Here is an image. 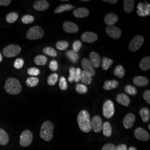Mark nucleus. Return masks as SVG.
Returning <instances> with one entry per match:
<instances>
[{
	"label": "nucleus",
	"mask_w": 150,
	"mask_h": 150,
	"mask_svg": "<svg viewBox=\"0 0 150 150\" xmlns=\"http://www.w3.org/2000/svg\"><path fill=\"white\" fill-rule=\"evenodd\" d=\"M133 82L136 86L142 87L147 85L149 84V80L144 76H136L134 77Z\"/></svg>",
	"instance_id": "21"
},
{
	"label": "nucleus",
	"mask_w": 150,
	"mask_h": 150,
	"mask_svg": "<svg viewBox=\"0 0 150 150\" xmlns=\"http://www.w3.org/2000/svg\"><path fill=\"white\" fill-rule=\"evenodd\" d=\"M136 117L134 114L129 113L127 114L123 118V125L125 129H129L131 128L135 122Z\"/></svg>",
	"instance_id": "13"
},
{
	"label": "nucleus",
	"mask_w": 150,
	"mask_h": 150,
	"mask_svg": "<svg viewBox=\"0 0 150 150\" xmlns=\"http://www.w3.org/2000/svg\"><path fill=\"white\" fill-rule=\"evenodd\" d=\"M59 87L61 90H67L68 86L67 83V81L64 77H61L59 79Z\"/></svg>",
	"instance_id": "43"
},
{
	"label": "nucleus",
	"mask_w": 150,
	"mask_h": 150,
	"mask_svg": "<svg viewBox=\"0 0 150 150\" xmlns=\"http://www.w3.org/2000/svg\"><path fill=\"white\" fill-rule=\"evenodd\" d=\"M81 64L84 71H85L87 74H88L91 77L95 76L96 71L94 67L90 62L89 59L85 58L83 59L81 61Z\"/></svg>",
	"instance_id": "10"
},
{
	"label": "nucleus",
	"mask_w": 150,
	"mask_h": 150,
	"mask_svg": "<svg viewBox=\"0 0 150 150\" xmlns=\"http://www.w3.org/2000/svg\"><path fill=\"white\" fill-rule=\"evenodd\" d=\"M92 80V77L88 74H87L85 71H82L81 75L80 81L85 85H90L91 84Z\"/></svg>",
	"instance_id": "30"
},
{
	"label": "nucleus",
	"mask_w": 150,
	"mask_h": 150,
	"mask_svg": "<svg viewBox=\"0 0 150 150\" xmlns=\"http://www.w3.org/2000/svg\"><path fill=\"white\" fill-rule=\"evenodd\" d=\"M149 129H150V124H149Z\"/></svg>",
	"instance_id": "58"
},
{
	"label": "nucleus",
	"mask_w": 150,
	"mask_h": 150,
	"mask_svg": "<svg viewBox=\"0 0 150 150\" xmlns=\"http://www.w3.org/2000/svg\"><path fill=\"white\" fill-rule=\"evenodd\" d=\"M11 0H0V6H7L11 4Z\"/></svg>",
	"instance_id": "52"
},
{
	"label": "nucleus",
	"mask_w": 150,
	"mask_h": 150,
	"mask_svg": "<svg viewBox=\"0 0 150 150\" xmlns=\"http://www.w3.org/2000/svg\"><path fill=\"white\" fill-rule=\"evenodd\" d=\"M43 52L44 54L51 57H56L57 52L54 48L50 47H46L43 48Z\"/></svg>",
	"instance_id": "39"
},
{
	"label": "nucleus",
	"mask_w": 150,
	"mask_h": 150,
	"mask_svg": "<svg viewBox=\"0 0 150 150\" xmlns=\"http://www.w3.org/2000/svg\"><path fill=\"white\" fill-rule=\"evenodd\" d=\"M118 86V82L116 80L106 81L105 82L103 88L106 90H111L116 88Z\"/></svg>",
	"instance_id": "28"
},
{
	"label": "nucleus",
	"mask_w": 150,
	"mask_h": 150,
	"mask_svg": "<svg viewBox=\"0 0 150 150\" xmlns=\"http://www.w3.org/2000/svg\"><path fill=\"white\" fill-rule=\"evenodd\" d=\"M4 88L10 95H18L22 90V86L20 81L16 78H10L6 82Z\"/></svg>",
	"instance_id": "2"
},
{
	"label": "nucleus",
	"mask_w": 150,
	"mask_h": 150,
	"mask_svg": "<svg viewBox=\"0 0 150 150\" xmlns=\"http://www.w3.org/2000/svg\"><path fill=\"white\" fill-rule=\"evenodd\" d=\"M144 42V38L141 35H137L129 43V49L131 52H136L141 47Z\"/></svg>",
	"instance_id": "6"
},
{
	"label": "nucleus",
	"mask_w": 150,
	"mask_h": 150,
	"mask_svg": "<svg viewBox=\"0 0 150 150\" xmlns=\"http://www.w3.org/2000/svg\"><path fill=\"white\" fill-rule=\"evenodd\" d=\"M107 35L113 39L117 40L121 36V31L118 27L115 26H109L106 28Z\"/></svg>",
	"instance_id": "11"
},
{
	"label": "nucleus",
	"mask_w": 150,
	"mask_h": 150,
	"mask_svg": "<svg viewBox=\"0 0 150 150\" xmlns=\"http://www.w3.org/2000/svg\"><path fill=\"white\" fill-rule=\"evenodd\" d=\"M9 141L8 135L5 130L0 129V145H7Z\"/></svg>",
	"instance_id": "31"
},
{
	"label": "nucleus",
	"mask_w": 150,
	"mask_h": 150,
	"mask_svg": "<svg viewBox=\"0 0 150 150\" xmlns=\"http://www.w3.org/2000/svg\"><path fill=\"white\" fill-rule=\"evenodd\" d=\"M90 61L94 68H98L101 64V60L99 54L95 52H92L89 55Z\"/></svg>",
	"instance_id": "17"
},
{
	"label": "nucleus",
	"mask_w": 150,
	"mask_h": 150,
	"mask_svg": "<svg viewBox=\"0 0 150 150\" xmlns=\"http://www.w3.org/2000/svg\"><path fill=\"white\" fill-rule=\"evenodd\" d=\"M144 98L146 100V101L149 104L150 103V90H146L145 92L144 93L143 95Z\"/></svg>",
	"instance_id": "51"
},
{
	"label": "nucleus",
	"mask_w": 150,
	"mask_h": 150,
	"mask_svg": "<svg viewBox=\"0 0 150 150\" xmlns=\"http://www.w3.org/2000/svg\"><path fill=\"white\" fill-rule=\"evenodd\" d=\"M134 134L135 137L139 141H147L150 139V134L145 129L141 127H138L134 130Z\"/></svg>",
	"instance_id": "9"
},
{
	"label": "nucleus",
	"mask_w": 150,
	"mask_h": 150,
	"mask_svg": "<svg viewBox=\"0 0 150 150\" xmlns=\"http://www.w3.org/2000/svg\"><path fill=\"white\" fill-rule=\"evenodd\" d=\"M27 73L28 75H31L32 76H36L40 74V71L39 69H38V68L31 67L28 70Z\"/></svg>",
	"instance_id": "45"
},
{
	"label": "nucleus",
	"mask_w": 150,
	"mask_h": 150,
	"mask_svg": "<svg viewBox=\"0 0 150 150\" xmlns=\"http://www.w3.org/2000/svg\"><path fill=\"white\" fill-rule=\"evenodd\" d=\"M18 18V16L17 13L15 12H12L7 15L6 17V21L8 23H12L15 22L17 20Z\"/></svg>",
	"instance_id": "34"
},
{
	"label": "nucleus",
	"mask_w": 150,
	"mask_h": 150,
	"mask_svg": "<svg viewBox=\"0 0 150 150\" xmlns=\"http://www.w3.org/2000/svg\"><path fill=\"white\" fill-rule=\"evenodd\" d=\"M49 67L52 71H53V72L56 71L57 70H58V68H59L57 62L56 60L51 61L49 64Z\"/></svg>",
	"instance_id": "47"
},
{
	"label": "nucleus",
	"mask_w": 150,
	"mask_h": 150,
	"mask_svg": "<svg viewBox=\"0 0 150 150\" xmlns=\"http://www.w3.org/2000/svg\"><path fill=\"white\" fill-rule=\"evenodd\" d=\"M113 64V60L104 57L102 60V68L103 70H107Z\"/></svg>",
	"instance_id": "36"
},
{
	"label": "nucleus",
	"mask_w": 150,
	"mask_h": 150,
	"mask_svg": "<svg viewBox=\"0 0 150 150\" xmlns=\"http://www.w3.org/2000/svg\"><path fill=\"white\" fill-rule=\"evenodd\" d=\"M125 91L127 93L132 96L136 95L137 93V89L134 87V86L130 85H127L125 87Z\"/></svg>",
	"instance_id": "40"
},
{
	"label": "nucleus",
	"mask_w": 150,
	"mask_h": 150,
	"mask_svg": "<svg viewBox=\"0 0 150 150\" xmlns=\"http://www.w3.org/2000/svg\"><path fill=\"white\" fill-rule=\"evenodd\" d=\"M98 36L96 33L92 32H86L81 36V40L86 42L92 43L96 41Z\"/></svg>",
	"instance_id": "16"
},
{
	"label": "nucleus",
	"mask_w": 150,
	"mask_h": 150,
	"mask_svg": "<svg viewBox=\"0 0 150 150\" xmlns=\"http://www.w3.org/2000/svg\"><path fill=\"white\" fill-rule=\"evenodd\" d=\"M75 6L71 5L70 4H64L59 6L55 10L54 13H61L65 11H69L72 9L75 8Z\"/></svg>",
	"instance_id": "25"
},
{
	"label": "nucleus",
	"mask_w": 150,
	"mask_h": 150,
	"mask_svg": "<svg viewBox=\"0 0 150 150\" xmlns=\"http://www.w3.org/2000/svg\"><path fill=\"white\" fill-rule=\"evenodd\" d=\"M66 54L67 57L70 59V61H71L73 63L77 62L80 59V56L78 53L75 52L72 50H69L67 51Z\"/></svg>",
	"instance_id": "26"
},
{
	"label": "nucleus",
	"mask_w": 150,
	"mask_h": 150,
	"mask_svg": "<svg viewBox=\"0 0 150 150\" xmlns=\"http://www.w3.org/2000/svg\"><path fill=\"white\" fill-rule=\"evenodd\" d=\"M129 150H137V149L134 147H130L129 148Z\"/></svg>",
	"instance_id": "55"
},
{
	"label": "nucleus",
	"mask_w": 150,
	"mask_h": 150,
	"mask_svg": "<svg viewBox=\"0 0 150 150\" xmlns=\"http://www.w3.org/2000/svg\"><path fill=\"white\" fill-rule=\"evenodd\" d=\"M139 115L142 118V121L144 122H148L149 121L150 118V111L147 108H142L139 111Z\"/></svg>",
	"instance_id": "24"
},
{
	"label": "nucleus",
	"mask_w": 150,
	"mask_h": 150,
	"mask_svg": "<svg viewBox=\"0 0 150 150\" xmlns=\"http://www.w3.org/2000/svg\"><path fill=\"white\" fill-rule=\"evenodd\" d=\"M54 129V125L51 121L44 122L40 129V137L46 141H51L53 138Z\"/></svg>",
	"instance_id": "3"
},
{
	"label": "nucleus",
	"mask_w": 150,
	"mask_h": 150,
	"mask_svg": "<svg viewBox=\"0 0 150 150\" xmlns=\"http://www.w3.org/2000/svg\"><path fill=\"white\" fill-rule=\"evenodd\" d=\"M139 67L141 70L146 71L150 70V57L146 56L141 59L139 63Z\"/></svg>",
	"instance_id": "23"
},
{
	"label": "nucleus",
	"mask_w": 150,
	"mask_h": 150,
	"mask_svg": "<svg viewBox=\"0 0 150 150\" xmlns=\"http://www.w3.org/2000/svg\"><path fill=\"white\" fill-rule=\"evenodd\" d=\"M103 1L105 2L110 3V4H112V5L116 4H117V0H103Z\"/></svg>",
	"instance_id": "54"
},
{
	"label": "nucleus",
	"mask_w": 150,
	"mask_h": 150,
	"mask_svg": "<svg viewBox=\"0 0 150 150\" xmlns=\"http://www.w3.org/2000/svg\"><path fill=\"white\" fill-rule=\"evenodd\" d=\"M35 20V18L33 16L30 15H26L23 16L22 18L21 21L24 24H30L32 23Z\"/></svg>",
	"instance_id": "42"
},
{
	"label": "nucleus",
	"mask_w": 150,
	"mask_h": 150,
	"mask_svg": "<svg viewBox=\"0 0 150 150\" xmlns=\"http://www.w3.org/2000/svg\"><path fill=\"white\" fill-rule=\"evenodd\" d=\"M103 115L106 118H111L115 113V108L112 101L107 100L103 105Z\"/></svg>",
	"instance_id": "8"
},
{
	"label": "nucleus",
	"mask_w": 150,
	"mask_h": 150,
	"mask_svg": "<svg viewBox=\"0 0 150 150\" xmlns=\"http://www.w3.org/2000/svg\"><path fill=\"white\" fill-rule=\"evenodd\" d=\"M116 150H127V147L125 144H120L116 146Z\"/></svg>",
	"instance_id": "53"
},
{
	"label": "nucleus",
	"mask_w": 150,
	"mask_h": 150,
	"mask_svg": "<svg viewBox=\"0 0 150 150\" xmlns=\"http://www.w3.org/2000/svg\"><path fill=\"white\" fill-rule=\"evenodd\" d=\"M102 132L106 137H110L112 134V127L110 122H105L102 125Z\"/></svg>",
	"instance_id": "27"
},
{
	"label": "nucleus",
	"mask_w": 150,
	"mask_h": 150,
	"mask_svg": "<svg viewBox=\"0 0 150 150\" xmlns=\"http://www.w3.org/2000/svg\"><path fill=\"white\" fill-rule=\"evenodd\" d=\"M44 35V31L41 27L35 26L31 27L26 33V37L28 40H35L42 38Z\"/></svg>",
	"instance_id": "4"
},
{
	"label": "nucleus",
	"mask_w": 150,
	"mask_h": 150,
	"mask_svg": "<svg viewBox=\"0 0 150 150\" xmlns=\"http://www.w3.org/2000/svg\"><path fill=\"white\" fill-rule=\"evenodd\" d=\"M33 139V134L32 132L26 129L22 132L20 139V144L22 147H27L31 145Z\"/></svg>",
	"instance_id": "7"
},
{
	"label": "nucleus",
	"mask_w": 150,
	"mask_h": 150,
	"mask_svg": "<svg viewBox=\"0 0 150 150\" xmlns=\"http://www.w3.org/2000/svg\"><path fill=\"white\" fill-rule=\"evenodd\" d=\"M113 74L117 76L119 78H122L125 76V69L121 65H118L115 67Z\"/></svg>",
	"instance_id": "35"
},
{
	"label": "nucleus",
	"mask_w": 150,
	"mask_h": 150,
	"mask_svg": "<svg viewBox=\"0 0 150 150\" xmlns=\"http://www.w3.org/2000/svg\"><path fill=\"white\" fill-rule=\"evenodd\" d=\"M87 90H88L87 87L85 85L78 83L76 86V91L80 94L86 93L87 92Z\"/></svg>",
	"instance_id": "41"
},
{
	"label": "nucleus",
	"mask_w": 150,
	"mask_h": 150,
	"mask_svg": "<svg viewBox=\"0 0 150 150\" xmlns=\"http://www.w3.org/2000/svg\"><path fill=\"white\" fill-rule=\"evenodd\" d=\"M35 64L38 66H43L47 62V59L45 56L38 55L34 59Z\"/></svg>",
	"instance_id": "32"
},
{
	"label": "nucleus",
	"mask_w": 150,
	"mask_h": 150,
	"mask_svg": "<svg viewBox=\"0 0 150 150\" xmlns=\"http://www.w3.org/2000/svg\"><path fill=\"white\" fill-rule=\"evenodd\" d=\"M117 101L124 106L127 107L131 103V100L129 97L125 93H120L116 97Z\"/></svg>",
	"instance_id": "19"
},
{
	"label": "nucleus",
	"mask_w": 150,
	"mask_h": 150,
	"mask_svg": "<svg viewBox=\"0 0 150 150\" xmlns=\"http://www.w3.org/2000/svg\"><path fill=\"white\" fill-rule=\"evenodd\" d=\"M69 46V44L65 41H58L56 45V47L57 50H60V51H64L66 50L67 48H68Z\"/></svg>",
	"instance_id": "38"
},
{
	"label": "nucleus",
	"mask_w": 150,
	"mask_h": 150,
	"mask_svg": "<svg viewBox=\"0 0 150 150\" xmlns=\"http://www.w3.org/2000/svg\"><path fill=\"white\" fill-rule=\"evenodd\" d=\"M81 71H81L80 68L76 69L75 79H74V81H75V82H79L80 81Z\"/></svg>",
	"instance_id": "49"
},
{
	"label": "nucleus",
	"mask_w": 150,
	"mask_h": 150,
	"mask_svg": "<svg viewBox=\"0 0 150 150\" xmlns=\"http://www.w3.org/2000/svg\"><path fill=\"white\" fill-rule=\"evenodd\" d=\"M63 29L65 32L69 33H74L79 31L78 26L71 22H64L63 23Z\"/></svg>",
	"instance_id": "14"
},
{
	"label": "nucleus",
	"mask_w": 150,
	"mask_h": 150,
	"mask_svg": "<svg viewBox=\"0 0 150 150\" xmlns=\"http://www.w3.org/2000/svg\"><path fill=\"white\" fill-rule=\"evenodd\" d=\"M82 1H83V2H88L89 0H82Z\"/></svg>",
	"instance_id": "57"
},
{
	"label": "nucleus",
	"mask_w": 150,
	"mask_h": 150,
	"mask_svg": "<svg viewBox=\"0 0 150 150\" xmlns=\"http://www.w3.org/2000/svg\"><path fill=\"white\" fill-rule=\"evenodd\" d=\"M82 42L79 40H76L72 45V51H74L75 52H78L82 47Z\"/></svg>",
	"instance_id": "44"
},
{
	"label": "nucleus",
	"mask_w": 150,
	"mask_h": 150,
	"mask_svg": "<svg viewBox=\"0 0 150 150\" xmlns=\"http://www.w3.org/2000/svg\"><path fill=\"white\" fill-rule=\"evenodd\" d=\"M77 122L81 131L88 133L91 131V121L89 113L86 110H82L79 113Z\"/></svg>",
	"instance_id": "1"
},
{
	"label": "nucleus",
	"mask_w": 150,
	"mask_h": 150,
	"mask_svg": "<svg viewBox=\"0 0 150 150\" xmlns=\"http://www.w3.org/2000/svg\"><path fill=\"white\" fill-rule=\"evenodd\" d=\"M49 3L45 0H38L36 1L33 4V8L38 11H45L49 8Z\"/></svg>",
	"instance_id": "15"
},
{
	"label": "nucleus",
	"mask_w": 150,
	"mask_h": 150,
	"mask_svg": "<svg viewBox=\"0 0 150 150\" xmlns=\"http://www.w3.org/2000/svg\"><path fill=\"white\" fill-rule=\"evenodd\" d=\"M39 80L36 77H30L27 78L26 81V83L29 87H34L38 84Z\"/></svg>",
	"instance_id": "33"
},
{
	"label": "nucleus",
	"mask_w": 150,
	"mask_h": 150,
	"mask_svg": "<svg viewBox=\"0 0 150 150\" xmlns=\"http://www.w3.org/2000/svg\"><path fill=\"white\" fill-rule=\"evenodd\" d=\"M73 14L77 18H85L89 15V11L85 7L78 8L74 11Z\"/></svg>",
	"instance_id": "20"
},
{
	"label": "nucleus",
	"mask_w": 150,
	"mask_h": 150,
	"mask_svg": "<svg viewBox=\"0 0 150 150\" xmlns=\"http://www.w3.org/2000/svg\"><path fill=\"white\" fill-rule=\"evenodd\" d=\"M101 150H116V146L111 143H108L102 147Z\"/></svg>",
	"instance_id": "50"
},
{
	"label": "nucleus",
	"mask_w": 150,
	"mask_h": 150,
	"mask_svg": "<svg viewBox=\"0 0 150 150\" xmlns=\"http://www.w3.org/2000/svg\"><path fill=\"white\" fill-rule=\"evenodd\" d=\"M59 79V75L56 73L52 74L48 76L47 83L50 86H54L57 82Z\"/></svg>",
	"instance_id": "37"
},
{
	"label": "nucleus",
	"mask_w": 150,
	"mask_h": 150,
	"mask_svg": "<svg viewBox=\"0 0 150 150\" xmlns=\"http://www.w3.org/2000/svg\"><path fill=\"white\" fill-rule=\"evenodd\" d=\"M102 121L98 116H94L91 121V129L95 132H100L102 131Z\"/></svg>",
	"instance_id": "12"
},
{
	"label": "nucleus",
	"mask_w": 150,
	"mask_h": 150,
	"mask_svg": "<svg viewBox=\"0 0 150 150\" xmlns=\"http://www.w3.org/2000/svg\"><path fill=\"white\" fill-rule=\"evenodd\" d=\"M21 47L16 45H10L6 46L3 50V54L8 58L14 57L20 53Z\"/></svg>",
	"instance_id": "5"
},
{
	"label": "nucleus",
	"mask_w": 150,
	"mask_h": 150,
	"mask_svg": "<svg viewBox=\"0 0 150 150\" xmlns=\"http://www.w3.org/2000/svg\"><path fill=\"white\" fill-rule=\"evenodd\" d=\"M118 18L117 16L113 13H108L105 17L104 21L106 24L109 26H113L118 21Z\"/></svg>",
	"instance_id": "18"
},
{
	"label": "nucleus",
	"mask_w": 150,
	"mask_h": 150,
	"mask_svg": "<svg viewBox=\"0 0 150 150\" xmlns=\"http://www.w3.org/2000/svg\"><path fill=\"white\" fill-rule=\"evenodd\" d=\"M75 71H76V69L74 67H71L69 70V72H70V75L68 79L69 81L72 83V82L74 81V79H75Z\"/></svg>",
	"instance_id": "48"
},
{
	"label": "nucleus",
	"mask_w": 150,
	"mask_h": 150,
	"mask_svg": "<svg viewBox=\"0 0 150 150\" xmlns=\"http://www.w3.org/2000/svg\"><path fill=\"white\" fill-rule=\"evenodd\" d=\"M134 1L125 0L123 1V10L127 13H131L134 9Z\"/></svg>",
	"instance_id": "22"
},
{
	"label": "nucleus",
	"mask_w": 150,
	"mask_h": 150,
	"mask_svg": "<svg viewBox=\"0 0 150 150\" xmlns=\"http://www.w3.org/2000/svg\"><path fill=\"white\" fill-rule=\"evenodd\" d=\"M143 7H142V11L141 12L137 11V15L141 17H146L150 15V5L149 4H147L145 2L144 4L142 3Z\"/></svg>",
	"instance_id": "29"
},
{
	"label": "nucleus",
	"mask_w": 150,
	"mask_h": 150,
	"mask_svg": "<svg viewBox=\"0 0 150 150\" xmlns=\"http://www.w3.org/2000/svg\"><path fill=\"white\" fill-rule=\"evenodd\" d=\"M24 64V61L22 59H17L15 60L13 66L16 69H21Z\"/></svg>",
	"instance_id": "46"
},
{
	"label": "nucleus",
	"mask_w": 150,
	"mask_h": 150,
	"mask_svg": "<svg viewBox=\"0 0 150 150\" xmlns=\"http://www.w3.org/2000/svg\"><path fill=\"white\" fill-rule=\"evenodd\" d=\"M2 59H3V57H2V54H1L0 53V62L2 61Z\"/></svg>",
	"instance_id": "56"
}]
</instances>
